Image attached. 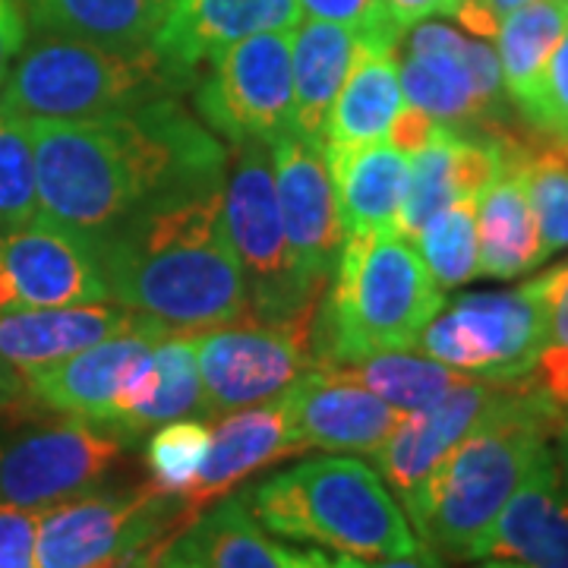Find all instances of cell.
Segmentation results:
<instances>
[{"mask_svg": "<svg viewBox=\"0 0 568 568\" xmlns=\"http://www.w3.org/2000/svg\"><path fill=\"white\" fill-rule=\"evenodd\" d=\"M26 123L39 219L89 244L155 196L224 181L222 142L171 95L85 121Z\"/></svg>", "mask_w": 568, "mask_h": 568, "instance_id": "cell-1", "label": "cell"}, {"mask_svg": "<svg viewBox=\"0 0 568 568\" xmlns=\"http://www.w3.org/2000/svg\"><path fill=\"white\" fill-rule=\"evenodd\" d=\"M108 297L168 332L246 316V284L224 224V181L155 196L95 241Z\"/></svg>", "mask_w": 568, "mask_h": 568, "instance_id": "cell-2", "label": "cell"}, {"mask_svg": "<svg viewBox=\"0 0 568 568\" xmlns=\"http://www.w3.org/2000/svg\"><path fill=\"white\" fill-rule=\"evenodd\" d=\"M562 424V410L528 376L506 383L407 506L417 537L448 559H477L489 528Z\"/></svg>", "mask_w": 568, "mask_h": 568, "instance_id": "cell-3", "label": "cell"}, {"mask_svg": "<svg viewBox=\"0 0 568 568\" xmlns=\"http://www.w3.org/2000/svg\"><path fill=\"white\" fill-rule=\"evenodd\" d=\"M443 306V287L410 241L395 231L347 234L316 310L313 366L410 351Z\"/></svg>", "mask_w": 568, "mask_h": 568, "instance_id": "cell-4", "label": "cell"}, {"mask_svg": "<svg viewBox=\"0 0 568 568\" xmlns=\"http://www.w3.org/2000/svg\"><path fill=\"white\" fill-rule=\"evenodd\" d=\"M250 515L287 544L354 556H407L424 540L383 474L354 455H316L250 484L241 493Z\"/></svg>", "mask_w": 568, "mask_h": 568, "instance_id": "cell-5", "label": "cell"}, {"mask_svg": "<svg viewBox=\"0 0 568 568\" xmlns=\"http://www.w3.org/2000/svg\"><path fill=\"white\" fill-rule=\"evenodd\" d=\"M186 80L155 48H108L41 36L22 48L0 85V104L26 121H85L183 89Z\"/></svg>", "mask_w": 568, "mask_h": 568, "instance_id": "cell-6", "label": "cell"}, {"mask_svg": "<svg viewBox=\"0 0 568 568\" xmlns=\"http://www.w3.org/2000/svg\"><path fill=\"white\" fill-rule=\"evenodd\" d=\"M224 174V224L246 284V316L263 323H316L325 287L301 272L284 234L268 142L234 145Z\"/></svg>", "mask_w": 568, "mask_h": 568, "instance_id": "cell-7", "label": "cell"}, {"mask_svg": "<svg viewBox=\"0 0 568 568\" xmlns=\"http://www.w3.org/2000/svg\"><path fill=\"white\" fill-rule=\"evenodd\" d=\"M136 446L108 426L63 417L39 402L0 414V503L54 506L99 489Z\"/></svg>", "mask_w": 568, "mask_h": 568, "instance_id": "cell-8", "label": "cell"}, {"mask_svg": "<svg viewBox=\"0 0 568 568\" xmlns=\"http://www.w3.org/2000/svg\"><path fill=\"white\" fill-rule=\"evenodd\" d=\"M178 537V499L145 484L89 489L39 511V568H118L142 549L162 552Z\"/></svg>", "mask_w": 568, "mask_h": 568, "instance_id": "cell-9", "label": "cell"}, {"mask_svg": "<svg viewBox=\"0 0 568 568\" xmlns=\"http://www.w3.org/2000/svg\"><path fill=\"white\" fill-rule=\"evenodd\" d=\"M547 345V313L528 284L465 294L439 310L417 345L439 364L480 379H525Z\"/></svg>", "mask_w": 568, "mask_h": 568, "instance_id": "cell-10", "label": "cell"}, {"mask_svg": "<svg viewBox=\"0 0 568 568\" xmlns=\"http://www.w3.org/2000/svg\"><path fill=\"white\" fill-rule=\"evenodd\" d=\"M203 417L219 420L278 398L313 366V323H234L196 332Z\"/></svg>", "mask_w": 568, "mask_h": 568, "instance_id": "cell-11", "label": "cell"}, {"mask_svg": "<svg viewBox=\"0 0 568 568\" xmlns=\"http://www.w3.org/2000/svg\"><path fill=\"white\" fill-rule=\"evenodd\" d=\"M291 32H260L227 44L196 89L200 121L231 145L272 142L294 130Z\"/></svg>", "mask_w": 568, "mask_h": 568, "instance_id": "cell-12", "label": "cell"}, {"mask_svg": "<svg viewBox=\"0 0 568 568\" xmlns=\"http://www.w3.org/2000/svg\"><path fill=\"white\" fill-rule=\"evenodd\" d=\"M398 80L410 108L467 136L477 126L487 130L506 92L496 51L446 22L424 20L410 29Z\"/></svg>", "mask_w": 568, "mask_h": 568, "instance_id": "cell-13", "label": "cell"}, {"mask_svg": "<svg viewBox=\"0 0 568 568\" xmlns=\"http://www.w3.org/2000/svg\"><path fill=\"white\" fill-rule=\"evenodd\" d=\"M104 301L102 265L85 237L41 219L0 234V313Z\"/></svg>", "mask_w": 568, "mask_h": 568, "instance_id": "cell-14", "label": "cell"}, {"mask_svg": "<svg viewBox=\"0 0 568 568\" xmlns=\"http://www.w3.org/2000/svg\"><path fill=\"white\" fill-rule=\"evenodd\" d=\"M268 152L278 212L294 260L310 282L328 287L345 246V227L338 219L325 145L297 130H287L268 142Z\"/></svg>", "mask_w": 568, "mask_h": 568, "instance_id": "cell-15", "label": "cell"}, {"mask_svg": "<svg viewBox=\"0 0 568 568\" xmlns=\"http://www.w3.org/2000/svg\"><path fill=\"white\" fill-rule=\"evenodd\" d=\"M304 452L306 448L301 446L291 426L282 395L219 417V424L212 426L203 467L193 487L178 499V534L190 528L205 508L222 503L224 496H231L241 484H246L253 474Z\"/></svg>", "mask_w": 568, "mask_h": 568, "instance_id": "cell-16", "label": "cell"}, {"mask_svg": "<svg viewBox=\"0 0 568 568\" xmlns=\"http://www.w3.org/2000/svg\"><path fill=\"white\" fill-rule=\"evenodd\" d=\"M503 386H506L503 379L470 376L424 410L402 414L392 436L373 452V462L405 511L420 496L433 470L443 465V458L465 439L467 429L493 405Z\"/></svg>", "mask_w": 568, "mask_h": 568, "instance_id": "cell-17", "label": "cell"}, {"mask_svg": "<svg viewBox=\"0 0 568 568\" xmlns=\"http://www.w3.org/2000/svg\"><path fill=\"white\" fill-rule=\"evenodd\" d=\"M164 332H168L164 325L142 316L136 325L123 328L99 345L82 347L67 361L26 369L22 379H26L29 395L41 407L63 417L108 426L130 369L140 364L142 354L155 345Z\"/></svg>", "mask_w": 568, "mask_h": 568, "instance_id": "cell-18", "label": "cell"}, {"mask_svg": "<svg viewBox=\"0 0 568 568\" xmlns=\"http://www.w3.org/2000/svg\"><path fill=\"white\" fill-rule=\"evenodd\" d=\"M301 446L335 455H373L392 436L402 410L328 366H310L282 392Z\"/></svg>", "mask_w": 568, "mask_h": 568, "instance_id": "cell-19", "label": "cell"}, {"mask_svg": "<svg viewBox=\"0 0 568 568\" xmlns=\"http://www.w3.org/2000/svg\"><path fill=\"white\" fill-rule=\"evenodd\" d=\"M506 152V136H467L439 126L436 136L420 152L407 159V183L402 209L395 219V234L414 244L436 212L465 196H480Z\"/></svg>", "mask_w": 568, "mask_h": 568, "instance_id": "cell-20", "label": "cell"}, {"mask_svg": "<svg viewBox=\"0 0 568 568\" xmlns=\"http://www.w3.org/2000/svg\"><path fill=\"white\" fill-rule=\"evenodd\" d=\"M304 17L297 0H174L152 48L174 73L190 80L234 41L294 29Z\"/></svg>", "mask_w": 568, "mask_h": 568, "instance_id": "cell-21", "label": "cell"}, {"mask_svg": "<svg viewBox=\"0 0 568 568\" xmlns=\"http://www.w3.org/2000/svg\"><path fill=\"white\" fill-rule=\"evenodd\" d=\"M203 417V383L196 364V335L164 332L130 369L114 402L108 429L136 443L155 426Z\"/></svg>", "mask_w": 568, "mask_h": 568, "instance_id": "cell-22", "label": "cell"}, {"mask_svg": "<svg viewBox=\"0 0 568 568\" xmlns=\"http://www.w3.org/2000/svg\"><path fill=\"white\" fill-rule=\"evenodd\" d=\"M477 559L525 568H568V496L556 452L547 448L480 544Z\"/></svg>", "mask_w": 568, "mask_h": 568, "instance_id": "cell-23", "label": "cell"}, {"mask_svg": "<svg viewBox=\"0 0 568 568\" xmlns=\"http://www.w3.org/2000/svg\"><path fill=\"white\" fill-rule=\"evenodd\" d=\"M528 145L508 140L496 178L477 196V275L518 278L547 260L525 186Z\"/></svg>", "mask_w": 568, "mask_h": 568, "instance_id": "cell-24", "label": "cell"}, {"mask_svg": "<svg viewBox=\"0 0 568 568\" xmlns=\"http://www.w3.org/2000/svg\"><path fill=\"white\" fill-rule=\"evenodd\" d=\"M140 320V313L123 310L114 301L0 313V361L17 366L20 373L51 366Z\"/></svg>", "mask_w": 568, "mask_h": 568, "instance_id": "cell-25", "label": "cell"}, {"mask_svg": "<svg viewBox=\"0 0 568 568\" xmlns=\"http://www.w3.org/2000/svg\"><path fill=\"white\" fill-rule=\"evenodd\" d=\"M402 104L405 95L398 80V39L357 36L347 80L325 121L323 145L383 142Z\"/></svg>", "mask_w": 568, "mask_h": 568, "instance_id": "cell-26", "label": "cell"}, {"mask_svg": "<svg viewBox=\"0 0 568 568\" xmlns=\"http://www.w3.org/2000/svg\"><path fill=\"white\" fill-rule=\"evenodd\" d=\"M338 219L347 234L395 231L407 183V155L392 142L325 145Z\"/></svg>", "mask_w": 568, "mask_h": 568, "instance_id": "cell-27", "label": "cell"}, {"mask_svg": "<svg viewBox=\"0 0 568 568\" xmlns=\"http://www.w3.org/2000/svg\"><path fill=\"white\" fill-rule=\"evenodd\" d=\"M357 32L342 22H297L291 32V80H294V130L323 142L328 111L338 99L354 61Z\"/></svg>", "mask_w": 568, "mask_h": 568, "instance_id": "cell-28", "label": "cell"}, {"mask_svg": "<svg viewBox=\"0 0 568 568\" xmlns=\"http://www.w3.org/2000/svg\"><path fill=\"white\" fill-rule=\"evenodd\" d=\"M159 568H282L241 496H224L155 556Z\"/></svg>", "mask_w": 568, "mask_h": 568, "instance_id": "cell-29", "label": "cell"}, {"mask_svg": "<svg viewBox=\"0 0 568 568\" xmlns=\"http://www.w3.org/2000/svg\"><path fill=\"white\" fill-rule=\"evenodd\" d=\"M41 36L95 41L108 48H149L174 0H26Z\"/></svg>", "mask_w": 568, "mask_h": 568, "instance_id": "cell-30", "label": "cell"}, {"mask_svg": "<svg viewBox=\"0 0 568 568\" xmlns=\"http://www.w3.org/2000/svg\"><path fill=\"white\" fill-rule=\"evenodd\" d=\"M566 0H534L528 7L511 10L496 26L493 39H496V58L503 70V89L518 108L528 102L552 48L566 36Z\"/></svg>", "mask_w": 568, "mask_h": 568, "instance_id": "cell-31", "label": "cell"}, {"mask_svg": "<svg viewBox=\"0 0 568 568\" xmlns=\"http://www.w3.org/2000/svg\"><path fill=\"white\" fill-rule=\"evenodd\" d=\"M328 369L364 386L366 392H373L376 398H383L388 407L402 414L424 410L433 402H439L446 392L470 379L462 369H452L426 354H407V351H383L364 361L332 364Z\"/></svg>", "mask_w": 568, "mask_h": 568, "instance_id": "cell-32", "label": "cell"}, {"mask_svg": "<svg viewBox=\"0 0 568 568\" xmlns=\"http://www.w3.org/2000/svg\"><path fill=\"white\" fill-rule=\"evenodd\" d=\"M414 244L439 287H458L477 278V196L455 200L436 212Z\"/></svg>", "mask_w": 568, "mask_h": 568, "instance_id": "cell-33", "label": "cell"}, {"mask_svg": "<svg viewBox=\"0 0 568 568\" xmlns=\"http://www.w3.org/2000/svg\"><path fill=\"white\" fill-rule=\"evenodd\" d=\"M212 439V426L205 420H171L155 426L145 439V487L159 496L181 499L193 487Z\"/></svg>", "mask_w": 568, "mask_h": 568, "instance_id": "cell-34", "label": "cell"}, {"mask_svg": "<svg viewBox=\"0 0 568 568\" xmlns=\"http://www.w3.org/2000/svg\"><path fill=\"white\" fill-rule=\"evenodd\" d=\"M39 219L36 152L29 123L0 104V234Z\"/></svg>", "mask_w": 568, "mask_h": 568, "instance_id": "cell-35", "label": "cell"}, {"mask_svg": "<svg viewBox=\"0 0 568 568\" xmlns=\"http://www.w3.org/2000/svg\"><path fill=\"white\" fill-rule=\"evenodd\" d=\"M525 186L547 260L568 246V155L562 145L528 149Z\"/></svg>", "mask_w": 568, "mask_h": 568, "instance_id": "cell-36", "label": "cell"}, {"mask_svg": "<svg viewBox=\"0 0 568 568\" xmlns=\"http://www.w3.org/2000/svg\"><path fill=\"white\" fill-rule=\"evenodd\" d=\"M518 111L528 118L537 133L549 136L556 145H568V29L552 48L528 102Z\"/></svg>", "mask_w": 568, "mask_h": 568, "instance_id": "cell-37", "label": "cell"}, {"mask_svg": "<svg viewBox=\"0 0 568 568\" xmlns=\"http://www.w3.org/2000/svg\"><path fill=\"white\" fill-rule=\"evenodd\" d=\"M275 552H278L282 568H446L443 556L426 544L407 556H386V559L323 547H294V544H275Z\"/></svg>", "mask_w": 568, "mask_h": 568, "instance_id": "cell-38", "label": "cell"}, {"mask_svg": "<svg viewBox=\"0 0 568 568\" xmlns=\"http://www.w3.org/2000/svg\"><path fill=\"white\" fill-rule=\"evenodd\" d=\"M297 3L313 20L342 22L347 29H354L357 36H395V39H402V32L388 20L383 0H297Z\"/></svg>", "mask_w": 568, "mask_h": 568, "instance_id": "cell-39", "label": "cell"}, {"mask_svg": "<svg viewBox=\"0 0 568 568\" xmlns=\"http://www.w3.org/2000/svg\"><path fill=\"white\" fill-rule=\"evenodd\" d=\"M39 511L0 503V568H39Z\"/></svg>", "mask_w": 568, "mask_h": 568, "instance_id": "cell-40", "label": "cell"}, {"mask_svg": "<svg viewBox=\"0 0 568 568\" xmlns=\"http://www.w3.org/2000/svg\"><path fill=\"white\" fill-rule=\"evenodd\" d=\"M534 0H458L455 3V20L465 26L467 32L480 36V39H493L496 26L518 7H528Z\"/></svg>", "mask_w": 568, "mask_h": 568, "instance_id": "cell-41", "label": "cell"}, {"mask_svg": "<svg viewBox=\"0 0 568 568\" xmlns=\"http://www.w3.org/2000/svg\"><path fill=\"white\" fill-rule=\"evenodd\" d=\"M439 126H443V123H436L429 114H424V111H417V108H410V104H402V111L395 114V121L388 126L386 142H392L398 152H405L407 159H410L414 152H420L426 142L436 136Z\"/></svg>", "mask_w": 568, "mask_h": 568, "instance_id": "cell-42", "label": "cell"}, {"mask_svg": "<svg viewBox=\"0 0 568 568\" xmlns=\"http://www.w3.org/2000/svg\"><path fill=\"white\" fill-rule=\"evenodd\" d=\"M26 48V20L17 0H0V85Z\"/></svg>", "mask_w": 568, "mask_h": 568, "instance_id": "cell-43", "label": "cell"}, {"mask_svg": "<svg viewBox=\"0 0 568 568\" xmlns=\"http://www.w3.org/2000/svg\"><path fill=\"white\" fill-rule=\"evenodd\" d=\"M458 0H383L388 20L398 32H405L417 22L433 20V17H452Z\"/></svg>", "mask_w": 568, "mask_h": 568, "instance_id": "cell-44", "label": "cell"}, {"mask_svg": "<svg viewBox=\"0 0 568 568\" xmlns=\"http://www.w3.org/2000/svg\"><path fill=\"white\" fill-rule=\"evenodd\" d=\"M36 398L29 395L26 379L17 366H10L7 361H0V414L7 410H20V407L32 405Z\"/></svg>", "mask_w": 568, "mask_h": 568, "instance_id": "cell-45", "label": "cell"}, {"mask_svg": "<svg viewBox=\"0 0 568 568\" xmlns=\"http://www.w3.org/2000/svg\"><path fill=\"white\" fill-rule=\"evenodd\" d=\"M556 462H559L562 487H566V496H568V420L559 426V433H556Z\"/></svg>", "mask_w": 568, "mask_h": 568, "instance_id": "cell-46", "label": "cell"}, {"mask_svg": "<svg viewBox=\"0 0 568 568\" xmlns=\"http://www.w3.org/2000/svg\"><path fill=\"white\" fill-rule=\"evenodd\" d=\"M540 282L549 284V287H559V291H568V263L549 268L547 275H540Z\"/></svg>", "mask_w": 568, "mask_h": 568, "instance_id": "cell-47", "label": "cell"}, {"mask_svg": "<svg viewBox=\"0 0 568 568\" xmlns=\"http://www.w3.org/2000/svg\"><path fill=\"white\" fill-rule=\"evenodd\" d=\"M118 568H159V562H155V552L142 549V552H136V556L123 559V562Z\"/></svg>", "mask_w": 568, "mask_h": 568, "instance_id": "cell-48", "label": "cell"}, {"mask_svg": "<svg viewBox=\"0 0 568 568\" xmlns=\"http://www.w3.org/2000/svg\"><path fill=\"white\" fill-rule=\"evenodd\" d=\"M474 568H525L521 562H511V559H480Z\"/></svg>", "mask_w": 568, "mask_h": 568, "instance_id": "cell-49", "label": "cell"}, {"mask_svg": "<svg viewBox=\"0 0 568 568\" xmlns=\"http://www.w3.org/2000/svg\"><path fill=\"white\" fill-rule=\"evenodd\" d=\"M562 149H566V155H568V145H562Z\"/></svg>", "mask_w": 568, "mask_h": 568, "instance_id": "cell-50", "label": "cell"}, {"mask_svg": "<svg viewBox=\"0 0 568 568\" xmlns=\"http://www.w3.org/2000/svg\"><path fill=\"white\" fill-rule=\"evenodd\" d=\"M566 3H568V0H566Z\"/></svg>", "mask_w": 568, "mask_h": 568, "instance_id": "cell-51", "label": "cell"}]
</instances>
